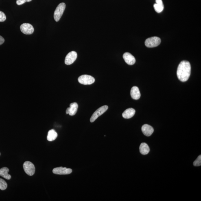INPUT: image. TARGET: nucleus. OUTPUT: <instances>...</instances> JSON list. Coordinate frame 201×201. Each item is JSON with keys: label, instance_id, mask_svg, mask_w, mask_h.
Returning a JSON list of instances; mask_svg holds the SVG:
<instances>
[{"label": "nucleus", "instance_id": "obj_1", "mask_svg": "<svg viewBox=\"0 0 201 201\" xmlns=\"http://www.w3.org/2000/svg\"><path fill=\"white\" fill-rule=\"evenodd\" d=\"M190 64L187 61H182L178 66L177 76L180 81L184 82L189 79L191 74Z\"/></svg>", "mask_w": 201, "mask_h": 201}, {"label": "nucleus", "instance_id": "obj_2", "mask_svg": "<svg viewBox=\"0 0 201 201\" xmlns=\"http://www.w3.org/2000/svg\"><path fill=\"white\" fill-rule=\"evenodd\" d=\"M161 42V39L158 37H151L146 40L145 45L149 48L156 47L160 45Z\"/></svg>", "mask_w": 201, "mask_h": 201}, {"label": "nucleus", "instance_id": "obj_3", "mask_svg": "<svg viewBox=\"0 0 201 201\" xmlns=\"http://www.w3.org/2000/svg\"><path fill=\"white\" fill-rule=\"evenodd\" d=\"M65 8V3H61L58 5L54 12V18L55 21L58 22L59 21L63 14Z\"/></svg>", "mask_w": 201, "mask_h": 201}, {"label": "nucleus", "instance_id": "obj_4", "mask_svg": "<svg viewBox=\"0 0 201 201\" xmlns=\"http://www.w3.org/2000/svg\"><path fill=\"white\" fill-rule=\"evenodd\" d=\"M78 81L80 84L88 85H91L94 83L95 81V79L91 76L84 75L81 76L79 77Z\"/></svg>", "mask_w": 201, "mask_h": 201}, {"label": "nucleus", "instance_id": "obj_5", "mask_svg": "<svg viewBox=\"0 0 201 201\" xmlns=\"http://www.w3.org/2000/svg\"><path fill=\"white\" fill-rule=\"evenodd\" d=\"M23 168L25 172L29 176H32L35 172V167L31 162L26 161L23 164Z\"/></svg>", "mask_w": 201, "mask_h": 201}, {"label": "nucleus", "instance_id": "obj_6", "mask_svg": "<svg viewBox=\"0 0 201 201\" xmlns=\"http://www.w3.org/2000/svg\"><path fill=\"white\" fill-rule=\"evenodd\" d=\"M108 106H104L98 109L92 115L91 119H90L91 122H94L99 116L104 114L108 110Z\"/></svg>", "mask_w": 201, "mask_h": 201}, {"label": "nucleus", "instance_id": "obj_7", "mask_svg": "<svg viewBox=\"0 0 201 201\" xmlns=\"http://www.w3.org/2000/svg\"><path fill=\"white\" fill-rule=\"evenodd\" d=\"M20 29L24 34L27 35L32 34L34 31V27L29 23L23 24L20 26Z\"/></svg>", "mask_w": 201, "mask_h": 201}, {"label": "nucleus", "instance_id": "obj_8", "mask_svg": "<svg viewBox=\"0 0 201 201\" xmlns=\"http://www.w3.org/2000/svg\"><path fill=\"white\" fill-rule=\"evenodd\" d=\"M77 58V53L75 51H72L66 55L64 62L66 65H71L73 63Z\"/></svg>", "mask_w": 201, "mask_h": 201}, {"label": "nucleus", "instance_id": "obj_9", "mask_svg": "<svg viewBox=\"0 0 201 201\" xmlns=\"http://www.w3.org/2000/svg\"><path fill=\"white\" fill-rule=\"evenodd\" d=\"M72 169L67 168H66L59 167L53 169V172L54 174L58 175H68L71 174Z\"/></svg>", "mask_w": 201, "mask_h": 201}, {"label": "nucleus", "instance_id": "obj_10", "mask_svg": "<svg viewBox=\"0 0 201 201\" xmlns=\"http://www.w3.org/2000/svg\"><path fill=\"white\" fill-rule=\"evenodd\" d=\"M123 58L129 65H133L135 63L136 59L130 53L126 52L124 53L123 55Z\"/></svg>", "mask_w": 201, "mask_h": 201}, {"label": "nucleus", "instance_id": "obj_11", "mask_svg": "<svg viewBox=\"0 0 201 201\" xmlns=\"http://www.w3.org/2000/svg\"><path fill=\"white\" fill-rule=\"evenodd\" d=\"M142 130L145 135L150 136L154 132V129L150 125L147 124L143 125L142 128Z\"/></svg>", "mask_w": 201, "mask_h": 201}, {"label": "nucleus", "instance_id": "obj_12", "mask_svg": "<svg viewBox=\"0 0 201 201\" xmlns=\"http://www.w3.org/2000/svg\"><path fill=\"white\" fill-rule=\"evenodd\" d=\"M130 95L132 98L135 100H138L140 98L141 93L137 86H134L132 88L130 91Z\"/></svg>", "mask_w": 201, "mask_h": 201}, {"label": "nucleus", "instance_id": "obj_13", "mask_svg": "<svg viewBox=\"0 0 201 201\" xmlns=\"http://www.w3.org/2000/svg\"><path fill=\"white\" fill-rule=\"evenodd\" d=\"M135 110L133 108L127 109L123 112L122 116L126 119H130L134 116L135 113Z\"/></svg>", "mask_w": 201, "mask_h": 201}, {"label": "nucleus", "instance_id": "obj_14", "mask_svg": "<svg viewBox=\"0 0 201 201\" xmlns=\"http://www.w3.org/2000/svg\"><path fill=\"white\" fill-rule=\"evenodd\" d=\"M9 171V169L7 167H3L0 169V176L7 180H10L11 177L8 174Z\"/></svg>", "mask_w": 201, "mask_h": 201}, {"label": "nucleus", "instance_id": "obj_15", "mask_svg": "<svg viewBox=\"0 0 201 201\" xmlns=\"http://www.w3.org/2000/svg\"><path fill=\"white\" fill-rule=\"evenodd\" d=\"M139 150L142 154L146 155L148 154L150 149L146 143H142L140 146Z\"/></svg>", "mask_w": 201, "mask_h": 201}, {"label": "nucleus", "instance_id": "obj_16", "mask_svg": "<svg viewBox=\"0 0 201 201\" xmlns=\"http://www.w3.org/2000/svg\"><path fill=\"white\" fill-rule=\"evenodd\" d=\"M78 107V104L77 103H71L69 107V115L71 116L75 115L76 113Z\"/></svg>", "mask_w": 201, "mask_h": 201}, {"label": "nucleus", "instance_id": "obj_17", "mask_svg": "<svg viewBox=\"0 0 201 201\" xmlns=\"http://www.w3.org/2000/svg\"><path fill=\"white\" fill-rule=\"evenodd\" d=\"M58 134L54 130H49L47 136V139L49 141H53L56 139Z\"/></svg>", "mask_w": 201, "mask_h": 201}, {"label": "nucleus", "instance_id": "obj_18", "mask_svg": "<svg viewBox=\"0 0 201 201\" xmlns=\"http://www.w3.org/2000/svg\"><path fill=\"white\" fill-rule=\"evenodd\" d=\"M154 8L155 11L156 12L159 13L163 11L164 9V6L163 3H161V4H157V3H155L154 5Z\"/></svg>", "mask_w": 201, "mask_h": 201}, {"label": "nucleus", "instance_id": "obj_19", "mask_svg": "<svg viewBox=\"0 0 201 201\" xmlns=\"http://www.w3.org/2000/svg\"><path fill=\"white\" fill-rule=\"evenodd\" d=\"M8 186L6 181L0 178V189L2 190H6Z\"/></svg>", "mask_w": 201, "mask_h": 201}, {"label": "nucleus", "instance_id": "obj_20", "mask_svg": "<svg viewBox=\"0 0 201 201\" xmlns=\"http://www.w3.org/2000/svg\"><path fill=\"white\" fill-rule=\"evenodd\" d=\"M193 165L195 167L200 166L201 165V155H199L193 163Z\"/></svg>", "mask_w": 201, "mask_h": 201}, {"label": "nucleus", "instance_id": "obj_21", "mask_svg": "<svg viewBox=\"0 0 201 201\" xmlns=\"http://www.w3.org/2000/svg\"><path fill=\"white\" fill-rule=\"evenodd\" d=\"M6 20V16L3 12L0 11V22H4Z\"/></svg>", "mask_w": 201, "mask_h": 201}, {"label": "nucleus", "instance_id": "obj_22", "mask_svg": "<svg viewBox=\"0 0 201 201\" xmlns=\"http://www.w3.org/2000/svg\"><path fill=\"white\" fill-rule=\"evenodd\" d=\"M32 0H17L16 1V4L18 5H21L24 4L26 2H29Z\"/></svg>", "mask_w": 201, "mask_h": 201}, {"label": "nucleus", "instance_id": "obj_23", "mask_svg": "<svg viewBox=\"0 0 201 201\" xmlns=\"http://www.w3.org/2000/svg\"><path fill=\"white\" fill-rule=\"evenodd\" d=\"M5 42V39L2 37L0 36V45H2Z\"/></svg>", "mask_w": 201, "mask_h": 201}, {"label": "nucleus", "instance_id": "obj_24", "mask_svg": "<svg viewBox=\"0 0 201 201\" xmlns=\"http://www.w3.org/2000/svg\"><path fill=\"white\" fill-rule=\"evenodd\" d=\"M69 107L66 110V114H69Z\"/></svg>", "mask_w": 201, "mask_h": 201}, {"label": "nucleus", "instance_id": "obj_25", "mask_svg": "<svg viewBox=\"0 0 201 201\" xmlns=\"http://www.w3.org/2000/svg\"><path fill=\"white\" fill-rule=\"evenodd\" d=\"M0 155H1V153H0Z\"/></svg>", "mask_w": 201, "mask_h": 201}]
</instances>
